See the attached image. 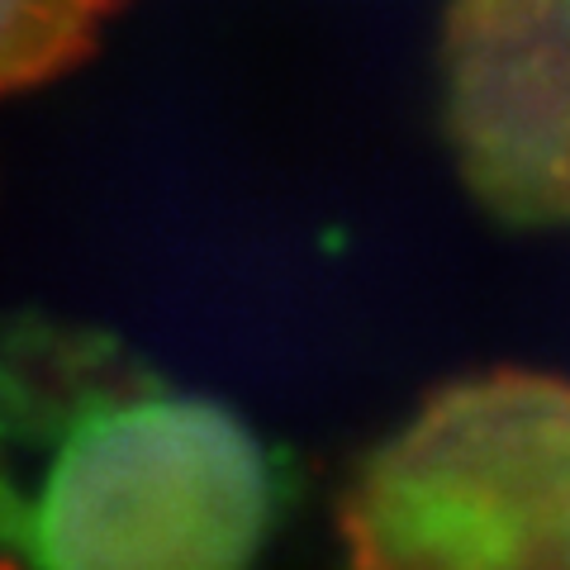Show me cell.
I'll list each match as a JSON object with an SVG mask.
<instances>
[{"label":"cell","mask_w":570,"mask_h":570,"mask_svg":"<svg viewBox=\"0 0 570 570\" xmlns=\"http://www.w3.org/2000/svg\"><path fill=\"white\" fill-rule=\"evenodd\" d=\"M276 466L110 333L0 318V542L24 570H247Z\"/></svg>","instance_id":"1"},{"label":"cell","mask_w":570,"mask_h":570,"mask_svg":"<svg viewBox=\"0 0 570 570\" xmlns=\"http://www.w3.org/2000/svg\"><path fill=\"white\" fill-rule=\"evenodd\" d=\"M347 570H570V381L433 390L343 494Z\"/></svg>","instance_id":"2"},{"label":"cell","mask_w":570,"mask_h":570,"mask_svg":"<svg viewBox=\"0 0 570 570\" xmlns=\"http://www.w3.org/2000/svg\"><path fill=\"white\" fill-rule=\"evenodd\" d=\"M442 119L490 214L570 228V0H452Z\"/></svg>","instance_id":"3"},{"label":"cell","mask_w":570,"mask_h":570,"mask_svg":"<svg viewBox=\"0 0 570 570\" xmlns=\"http://www.w3.org/2000/svg\"><path fill=\"white\" fill-rule=\"evenodd\" d=\"M124 0H0V96L77 67Z\"/></svg>","instance_id":"4"},{"label":"cell","mask_w":570,"mask_h":570,"mask_svg":"<svg viewBox=\"0 0 570 570\" xmlns=\"http://www.w3.org/2000/svg\"><path fill=\"white\" fill-rule=\"evenodd\" d=\"M0 570H14V566H10V561H0Z\"/></svg>","instance_id":"5"}]
</instances>
